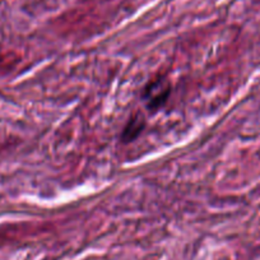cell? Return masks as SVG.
Returning a JSON list of instances; mask_svg holds the SVG:
<instances>
[{
  "label": "cell",
  "instance_id": "obj_1",
  "mask_svg": "<svg viewBox=\"0 0 260 260\" xmlns=\"http://www.w3.org/2000/svg\"><path fill=\"white\" fill-rule=\"evenodd\" d=\"M172 92V84L169 77L157 74L149 79L142 88L141 99L149 114L161 111L169 102Z\"/></svg>",
  "mask_w": 260,
  "mask_h": 260
},
{
  "label": "cell",
  "instance_id": "obj_2",
  "mask_svg": "<svg viewBox=\"0 0 260 260\" xmlns=\"http://www.w3.org/2000/svg\"><path fill=\"white\" fill-rule=\"evenodd\" d=\"M147 126L146 117L141 112H136L127 119L126 124L122 126L121 133H120V143L130 144L136 142L139 137L143 134L144 129Z\"/></svg>",
  "mask_w": 260,
  "mask_h": 260
}]
</instances>
